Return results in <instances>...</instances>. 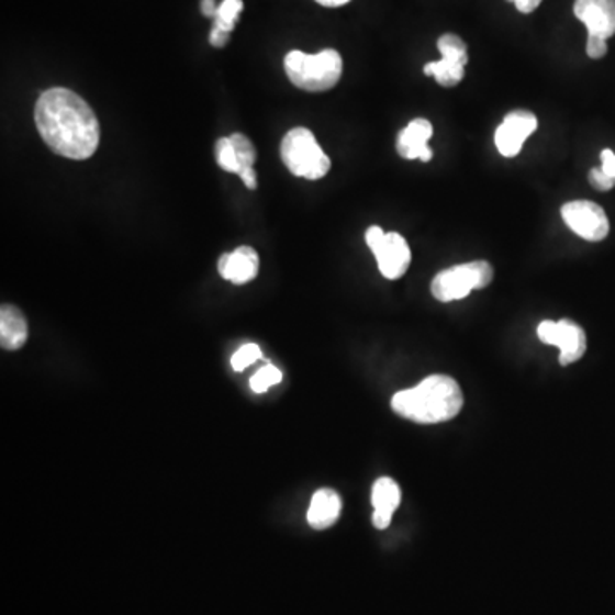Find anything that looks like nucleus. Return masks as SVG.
Wrapping results in <instances>:
<instances>
[{
	"label": "nucleus",
	"instance_id": "423d86ee",
	"mask_svg": "<svg viewBox=\"0 0 615 615\" xmlns=\"http://www.w3.org/2000/svg\"><path fill=\"white\" fill-rule=\"evenodd\" d=\"M366 243L377 258L381 276L390 281L405 276L411 266V248L404 236H400L399 233H384L380 226H371L366 231Z\"/></svg>",
	"mask_w": 615,
	"mask_h": 615
},
{
	"label": "nucleus",
	"instance_id": "9d476101",
	"mask_svg": "<svg viewBox=\"0 0 615 615\" xmlns=\"http://www.w3.org/2000/svg\"><path fill=\"white\" fill-rule=\"evenodd\" d=\"M537 116L527 110H515L504 116L503 123L494 135L497 150L504 158H515L522 150L523 144L537 131Z\"/></svg>",
	"mask_w": 615,
	"mask_h": 615
},
{
	"label": "nucleus",
	"instance_id": "2eb2a0df",
	"mask_svg": "<svg viewBox=\"0 0 615 615\" xmlns=\"http://www.w3.org/2000/svg\"><path fill=\"white\" fill-rule=\"evenodd\" d=\"M343 510V501L337 492L332 489H320L313 494L310 510H308V523L315 530H327L337 522Z\"/></svg>",
	"mask_w": 615,
	"mask_h": 615
},
{
	"label": "nucleus",
	"instance_id": "f8f14e48",
	"mask_svg": "<svg viewBox=\"0 0 615 615\" xmlns=\"http://www.w3.org/2000/svg\"><path fill=\"white\" fill-rule=\"evenodd\" d=\"M433 125L429 120L415 119L409 123L407 127L402 128L396 138V153L404 159H421L427 163L433 158V150L429 147L433 137Z\"/></svg>",
	"mask_w": 615,
	"mask_h": 615
},
{
	"label": "nucleus",
	"instance_id": "7ed1b4c3",
	"mask_svg": "<svg viewBox=\"0 0 615 615\" xmlns=\"http://www.w3.org/2000/svg\"><path fill=\"white\" fill-rule=\"evenodd\" d=\"M284 69L297 88L308 92L328 91L340 81L343 57L332 48L315 55L292 51L286 55Z\"/></svg>",
	"mask_w": 615,
	"mask_h": 615
},
{
	"label": "nucleus",
	"instance_id": "f257e3e1",
	"mask_svg": "<svg viewBox=\"0 0 615 615\" xmlns=\"http://www.w3.org/2000/svg\"><path fill=\"white\" fill-rule=\"evenodd\" d=\"M35 122L46 146L64 158L85 161L100 146L97 113L70 89L43 92L36 101Z\"/></svg>",
	"mask_w": 615,
	"mask_h": 615
},
{
	"label": "nucleus",
	"instance_id": "20e7f679",
	"mask_svg": "<svg viewBox=\"0 0 615 615\" xmlns=\"http://www.w3.org/2000/svg\"><path fill=\"white\" fill-rule=\"evenodd\" d=\"M281 158L294 177L320 180L331 171V158L323 153L312 131L297 127L282 138Z\"/></svg>",
	"mask_w": 615,
	"mask_h": 615
},
{
	"label": "nucleus",
	"instance_id": "a211bd4d",
	"mask_svg": "<svg viewBox=\"0 0 615 615\" xmlns=\"http://www.w3.org/2000/svg\"><path fill=\"white\" fill-rule=\"evenodd\" d=\"M215 159H217V165H220L224 171H227V174L239 175V171H242L235 146L231 143V137L220 138V141L215 143Z\"/></svg>",
	"mask_w": 615,
	"mask_h": 615
},
{
	"label": "nucleus",
	"instance_id": "dca6fc26",
	"mask_svg": "<svg viewBox=\"0 0 615 615\" xmlns=\"http://www.w3.org/2000/svg\"><path fill=\"white\" fill-rule=\"evenodd\" d=\"M27 322L14 304L0 308V346L4 350H20L27 340Z\"/></svg>",
	"mask_w": 615,
	"mask_h": 615
},
{
	"label": "nucleus",
	"instance_id": "412c9836",
	"mask_svg": "<svg viewBox=\"0 0 615 615\" xmlns=\"http://www.w3.org/2000/svg\"><path fill=\"white\" fill-rule=\"evenodd\" d=\"M260 358L261 350L257 344H245V346L239 347V349L233 354V358H231V366H233V369L239 373V371H245L248 366L254 365V362H257Z\"/></svg>",
	"mask_w": 615,
	"mask_h": 615
},
{
	"label": "nucleus",
	"instance_id": "1a4fd4ad",
	"mask_svg": "<svg viewBox=\"0 0 615 615\" xmlns=\"http://www.w3.org/2000/svg\"><path fill=\"white\" fill-rule=\"evenodd\" d=\"M537 335L547 346H558L561 350L559 362L562 366L580 361L586 353V334L571 320H546L537 328Z\"/></svg>",
	"mask_w": 615,
	"mask_h": 615
},
{
	"label": "nucleus",
	"instance_id": "6ab92c4d",
	"mask_svg": "<svg viewBox=\"0 0 615 615\" xmlns=\"http://www.w3.org/2000/svg\"><path fill=\"white\" fill-rule=\"evenodd\" d=\"M281 369L273 365H267L258 369L255 377H251L250 389L254 390L255 393H266L267 390L272 389V387L281 383Z\"/></svg>",
	"mask_w": 615,
	"mask_h": 615
},
{
	"label": "nucleus",
	"instance_id": "b1692460",
	"mask_svg": "<svg viewBox=\"0 0 615 615\" xmlns=\"http://www.w3.org/2000/svg\"><path fill=\"white\" fill-rule=\"evenodd\" d=\"M600 159H602V166H600V171L605 175V177L611 178L615 181V154L611 149L602 150L600 154Z\"/></svg>",
	"mask_w": 615,
	"mask_h": 615
},
{
	"label": "nucleus",
	"instance_id": "393cba45",
	"mask_svg": "<svg viewBox=\"0 0 615 615\" xmlns=\"http://www.w3.org/2000/svg\"><path fill=\"white\" fill-rule=\"evenodd\" d=\"M230 42V33H224V31L217 30V27H212L211 35H209V43L215 48H223Z\"/></svg>",
	"mask_w": 615,
	"mask_h": 615
},
{
	"label": "nucleus",
	"instance_id": "6e6552de",
	"mask_svg": "<svg viewBox=\"0 0 615 615\" xmlns=\"http://www.w3.org/2000/svg\"><path fill=\"white\" fill-rule=\"evenodd\" d=\"M562 221L569 230L586 242H602L611 231L604 209L590 200H573L561 209Z\"/></svg>",
	"mask_w": 615,
	"mask_h": 615
},
{
	"label": "nucleus",
	"instance_id": "4be33fe9",
	"mask_svg": "<svg viewBox=\"0 0 615 615\" xmlns=\"http://www.w3.org/2000/svg\"><path fill=\"white\" fill-rule=\"evenodd\" d=\"M605 54H607V40L589 35V40H586V55L593 58V60H599V58L605 57Z\"/></svg>",
	"mask_w": 615,
	"mask_h": 615
},
{
	"label": "nucleus",
	"instance_id": "4468645a",
	"mask_svg": "<svg viewBox=\"0 0 615 615\" xmlns=\"http://www.w3.org/2000/svg\"><path fill=\"white\" fill-rule=\"evenodd\" d=\"M399 484L390 477H381L371 489V504H373V525L378 530H384L392 523L393 513L400 506Z\"/></svg>",
	"mask_w": 615,
	"mask_h": 615
},
{
	"label": "nucleus",
	"instance_id": "39448f33",
	"mask_svg": "<svg viewBox=\"0 0 615 615\" xmlns=\"http://www.w3.org/2000/svg\"><path fill=\"white\" fill-rule=\"evenodd\" d=\"M494 269L485 260L469 261L451 269L441 270L431 282V292L441 303L463 300L476 289L488 288Z\"/></svg>",
	"mask_w": 615,
	"mask_h": 615
},
{
	"label": "nucleus",
	"instance_id": "5701e85b",
	"mask_svg": "<svg viewBox=\"0 0 615 615\" xmlns=\"http://www.w3.org/2000/svg\"><path fill=\"white\" fill-rule=\"evenodd\" d=\"M589 180L593 189L600 190V192H608V190L614 189L615 181L605 177V175L600 171V168L590 169Z\"/></svg>",
	"mask_w": 615,
	"mask_h": 615
},
{
	"label": "nucleus",
	"instance_id": "a878e982",
	"mask_svg": "<svg viewBox=\"0 0 615 615\" xmlns=\"http://www.w3.org/2000/svg\"><path fill=\"white\" fill-rule=\"evenodd\" d=\"M513 2L522 14H532L538 5L543 4V0H507Z\"/></svg>",
	"mask_w": 615,
	"mask_h": 615
},
{
	"label": "nucleus",
	"instance_id": "aec40b11",
	"mask_svg": "<svg viewBox=\"0 0 615 615\" xmlns=\"http://www.w3.org/2000/svg\"><path fill=\"white\" fill-rule=\"evenodd\" d=\"M231 143L235 146L236 156H238L239 168H254L255 161H257V150H255L254 144L250 143V138L243 134L230 135ZM239 171V174H242Z\"/></svg>",
	"mask_w": 615,
	"mask_h": 615
},
{
	"label": "nucleus",
	"instance_id": "9b49d317",
	"mask_svg": "<svg viewBox=\"0 0 615 615\" xmlns=\"http://www.w3.org/2000/svg\"><path fill=\"white\" fill-rule=\"evenodd\" d=\"M573 11L589 35L605 40L615 35V0H577Z\"/></svg>",
	"mask_w": 615,
	"mask_h": 615
},
{
	"label": "nucleus",
	"instance_id": "ddd939ff",
	"mask_svg": "<svg viewBox=\"0 0 615 615\" xmlns=\"http://www.w3.org/2000/svg\"><path fill=\"white\" fill-rule=\"evenodd\" d=\"M260 267V258H258L257 250L251 246H239L231 254L221 255L220 269L221 277L233 284H246V282L254 281Z\"/></svg>",
	"mask_w": 615,
	"mask_h": 615
},
{
	"label": "nucleus",
	"instance_id": "f3484780",
	"mask_svg": "<svg viewBox=\"0 0 615 615\" xmlns=\"http://www.w3.org/2000/svg\"><path fill=\"white\" fill-rule=\"evenodd\" d=\"M243 11V0H223L217 14L214 18V26L224 33H231L235 30L236 20H238L239 12Z\"/></svg>",
	"mask_w": 615,
	"mask_h": 615
},
{
	"label": "nucleus",
	"instance_id": "0eeeda50",
	"mask_svg": "<svg viewBox=\"0 0 615 615\" xmlns=\"http://www.w3.org/2000/svg\"><path fill=\"white\" fill-rule=\"evenodd\" d=\"M438 51L441 54V60L426 64L424 74L435 77L436 82L443 88H454V86L460 85L461 79L466 76L467 62H469L467 43L454 33H446V35L439 36Z\"/></svg>",
	"mask_w": 615,
	"mask_h": 615
},
{
	"label": "nucleus",
	"instance_id": "bb28decb",
	"mask_svg": "<svg viewBox=\"0 0 615 615\" xmlns=\"http://www.w3.org/2000/svg\"><path fill=\"white\" fill-rule=\"evenodd\" d=\"M242 178L243 183L250 190L257 189V174H255L254 168L243 169L242 174L238 175Z\"/></svg>",
	"mask_w": 615,
	"mask_h": 615
},
{
	"label": "nucleus",
	"instance_id": "cd10ccee",
	"mask_svg": "<svg viewBox=\"0 0 615 615\" xmlns=\"http://www.w3.org/2000/svg\"><path fill=\"white\" fill-rule=\"evenodd\" d=\"M200 9H202V14H204L205 18H211V20H214L215 14H217L214 0H202Z\"/></svg>",
	"mask_w": 615,
	"mask_h": 615
},
{
	"label": "nucleus",
	"instance_id": "c85d7f7f",
	"mask_svg": "<svg viewBox=\"0 0 615 615\" xmlns=\"http://www.w3.org/2000/svg\"><path fill=\"white\" fill-rule=\"evenodd\" d=\"M320 5H325V8H340V5L347 4L350 0H316Z\"/></svg>",
	"mask_w": 615,
	"mask_h": 615
},
{
	"label": "nucleus",
	"instance_id": "f03ea898",
	"mask_svg": "<svg viewBox=\"0 0 615 615\" xmlns=\"http://www.w3.org/2000/svg\"><path fill=\"white\" fill-rule=\"evenodd\" d=\"M463 407V395L454 378L433 374L417 387L393 395L392 409L405 420L420 424L454 420Z\"/></svg>",
	"mask_w": 615,
	"mask_h": 615
}]
</instances>
